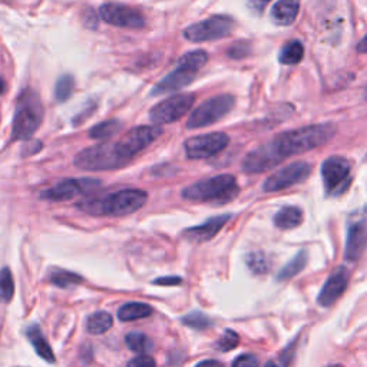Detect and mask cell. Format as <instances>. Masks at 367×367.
Instances as JSON below:
<instances>
[{
    "label": "cell",
    "mask_w": 367,
    "mask_h": 367,
    "mask_svg": "<svg viewBox=\"0 0 367 367\" xmlns=\"http://www.w3.org/2000/svg\"><path fill=\"white\" fill-rule=\"evenodd\" d=\"M248 50H250V47H248V45L246 43V42H240V43H234L230 49H228V55L231 57V58H243V57H246L247 54H248Z\"/></svg>",
    "instance_id": "d590c367"
},
{
    "label": "cell",
    "mask_w": 367,
    "mask_h": 367,
    "mask_svg": "<svg viewBox=\"0 0 367 367\" xmlns=\"http://www.w3.org/2000/svg\"><path fill=\"white\" fill-rule=\"evenodd\" d=\"M195 367H224V366L218 360H204L198 363Z\"/></svg>",
    "instance_id": "74e56055"
},
{
    "label": "cell",
    "mask_w": 367,
    "mask_h": 367,
    "mask_svg": "<svg viewBox=\"0 0 367 367\" xmlns=\"http://www.w3.org/2000/svg\"><path fill=\"white\" fill-rule=\"evenodd\" d=\"M234 29V20L230 16H211L198 23H194L184 31V38L194 43L209 42L227 38Z\"/></svg>",
    "instance_id": "ba28073f"
},
{
    "label": "cell",
    "mask_w": 367,
    "mask_h": 367,
    "mask_svg": "<svg viewBox=\"0 0 367 367\" xmlns=\"http://www.w3.org/2000/svg\"><path fill=\"white\" fill-rule=\"evenodd\" d=\"M26 336H28L29 342L32 343L33 349L36 350V353L46 361L49 363H55V356H54V352H52L47 340L43 337L42 334V330L38 324H33L31 326L28 330H26Z\"/></svg>",
    "instance_id": "44dd1931"
},
{
    "label": "cell",
    "mask_w": 367,
    "mask_h": 367,
    "mask_svg": "<svg viewBox=\"0 0 367 367\" xmlns=\"http://www.w3.org/2000/svg\"><path fill=\"white\" fill-rule=\"evenodd\" d=\"M231 218L230 214L225 216H218V217H213L209 218L208 221H205L201 225L188 228L186 231V237L194 243H205L209 241L211 239H214L216 235L220 232V230L228 223V220Z\"/></svg>",
    "instance_id": "ac0fdd59"
},
{
    "label": "cell",
    "mask_w": 367,
    "mask_h": 367,
    "mask_svg": "<svg viewBox=\"0 0 367 367\" xmlns=\"http://www.w3.org/2000/svg\"><path fill=\"white\" fill-rule=\"evenodd\" d=\"M84 181L77 179H65L59 184H57L55 187H52L49 190H45L40 194V198L49 200V201H68L75 198L77 194H81L84 188Z\"/></svg>",
    "instance_id": "d6986e66"
},
{
    "label": "cell",
    "mask_w": 367,
    "mask_h": 367,
    "mask_svg": "<svg viewBox=\"0 0 367 367\" xmlns=\"http://www.w3.org/2000/svg\"><path fill=\"white\" fill-rule=\"evenodd\" d=\"M50 281L54 283L55 285L61 287V288H66L70 285H76V284H81L84 280L81 276H77L75 273L66 271V270H54L50 273Z\"/></svg>",
    "instance_id": "f546056e"
},
{
    "label": "cell",
    "mask_w": 367,
    "mask_h": 367,
    "mask_svg": "<svg viewBox=\"0 0 367 367\" xmlns=\"http://www.w3.org/2000/svg\"><path fill=\"white\" fill-rule=\"evenodd\" d=\"M156 284H179L181 283V278L179 277H171V278H160L155 281Z\"/></svg>",
    "instance_id": "f35d334b"
},
{
    "label": "cell",
    "mask_w": 367,
    "mask_h": 367,
    "mask_svg": "<svg viewBox=\"0 0 367 367\" xmlns=\"http://www.w3.org/2000/svg\"><path fill=\"white\" fill-rule=\"evenodd\" d=\"M350 170V163L345 156L333 155L323 163L322 178L324 182L326 193L329 195H338L346 190L349 184Z\"/></svg>",
    "instance_id": "8fae6325"
},
{
    "label": "cell",
    "mask_w": 367,
    "mask_h": 367,
    "mask_svg": "<svg viewBox=\"0 0 367 367\" xmlns=\"http://www.w3.org/2000/svg\"><path fill=\"white\" fill-rule=\"evenodd\" d=\"M194 95L193 93H179L171 98H167L156 103L149 112V119L155 125L163 123H172L181 119L184 115L188 114L194 105Z\"/></svg>",
    "instance_id": "9c48e42d"
},
{
    "label": "cell",
    "mask_w": 367,
    "mask_h": 367,
    "mask_svg": "<svg viewBox=\"0 0 367 367\" xmlns=\"http://www.w3.org/2000/svg\"><path fill=\"white\" fill-rule=\"evenodd\" d=\"M337 133L334 123H317L287 130L270 141L276 153L281 160L287 156L308 152L327 144Z\"/></svg>",
    "instance_id": "6da1fadb"
},
{
    "label": "cell",
    "mask_w": 367,
    "mask_h": 367,
    "mask_svg": "<svg viewBox=\"0 0 367 367\" xmlns=\"http://www.w3.org/2000/svg\"><path fill=\"white\" fill-rule=\"evenodd\" d=\"M126 367H155V360L151 356L142 354L130 360Z\"/></svg>",
    "instance_id": "8d00e7d4"
},
{
    "label": "cell",
    "mask_w": 367,
    "mask_h": 367,
    "mask_svg": "<svg viewBox=\"0 0 367 367\" xmlns=\"http://www.w3.org/2000/svg\"><path fill=\"white\" fill-rule=\"evenodd\" d=\"M230 142V138L224 133H209L204 135H197L186 141L184 149L188 158L202 160L221 152Z\"/></svg>",
    "instance_id": "4fadbf2b"
},
{
    "label": "cell",
    "mask_w": 367,
    "mask_h": 367,
    "mask_svg": "<svg viewBox=\"0 0 367 367\" xmlns=\"http://www.w3.org/2000/svg\"><path fill=\"white\" fill-rule=\"evenodd\" d=\"M347 284H349V271L345 267H340L329 277V280L323 285L322 292L319 294L320 306L323 307L333 306L337 301V299L342 297V294L346 292Z\"/></svg>",
    "instance_id": "2e32d148"
},
{
    "label": "cell",
    "mask_w": 367,
    "mask_h": 367,
    "mask_svg": "<svg viewBox=\"0 0 367 367\" xmlns=\"http://www.w3.org/2000/svg\"><path fill=\"white\" fill-rule=\"evenodd\" d=\"M261 2H263V5H264V3H267V2H269V0H261Z\"/></svg>",
    "instance_id": "ee69618b"
},
{
    "label": "cell",
    "mask_w": 367,
    "mask_h": 367,
    "mask_svg": "<svg viewBox=\"0 0 367 367\" xmlns=\"http://www.w3.org/2000/svg\"><path fill=\"white\" fill-rule=\"evenodd\" d=\"M99 13L105 22L118 26V28L141 29L145 26L144 15L138 9L129 8L125 5H118V3L102 5Z\"/></svg>",
    "instance_id": "5bb4252c"
},
{
    "label": "cell",
    "mask_w": 367,
    "mask_h": 367,
    "mask_svg": "<svg viewBox=\"0 0 367 367\" xmlns=\"http://www.w3.org/2000/svg\"><path fill=\"white\" fill-rule=\"evenodd\" d=\"M307 263V251H300L292 261H288L285 264V267L278 273V280H288V278H293L294 276H297Z\"/></svg>",
    "instance_id": "4316f807"
},
{
    "label": "cell",
    "mask_w": 367,
    "mask_h": 367,
    "mask_svg": "<svg viewBox=\"0 0 367 367\" xmlns=\"http://www.w3.org/2000/svg\"><path fill=\"white\" fill-rule=\"evenodd\" d=\"M75 88V81L70 75H63L59 77V81L57 82V89H55V98L58 102H65L68 98L72 95Z\"/></svg>",
    "instance_id": "1f68e13d"
},
{
    "label": "cell",
    "mask_w": 367,
    "mask_h": 367,
    "mask_svg": "<svg viewBox=\"0 0 367 367\" xmlns=\"http://www.w3.org/2000/svg\"><path fill=\"white\" fill-rule=\"evenodd\" d=\"M114 324V319L110 313L107 311H98L88 319L87 322V330L91 334L99 336L107 333Z\"/></svg>",
    "instance_id": "cb8c5ba5"
},
{
    "label": "cell",
    "mask_w": 367,
    "mask_h": 367,
    "mask_svg": "<svg viewBox=\"0 0 367 367\" xmlns=\"http://www.w3.org/2000/svg\"><path fill=\"white\" fill-rule=\"evenodd\" d=\"M43 105L39 95L26 89L20 93L16 105L12 134L13 140H28L36 133L43 119Z\"/></svg>",
    "instance_id": "3957f363"
},
{
    "label": "cell",
    "mask_w": 367,
    "mask_h": 367,
    "mask_svg": "<svg viewBox=\"0 0 367 367\" xmlns=\"http://www.w3.org/2000/svg\"><path fill=\"white\" fill-rule=\"evenodd\" d=\"M148 200V194L142 190H122L103 198L98 207H93L91 213L103 216H126L141 209Z\"/></svg>",
    "instance_id": "8992f818"
},
{
    "label": "cell",
    "mask_w": 367,
    "mask_h": 367,
    "mask_svg": "<svg viewBox=\"0 0 367 367\" xmlns=\"http://www.w3.org/2000/svg\"><path fill=\"white\" fill-rule=\"evenodd\" d=\"M122 128V123L117 119H110V121H105L100 122L98 125H95L91 130H89V137L93 140H105V138H110L114 134H117L118 130Z\"/></svg>",
    "instance_id": "83f0119b"
},
{
    "label": "cell",
    "mask_w": 367,
    "mask_h": 367,
    "mask_svg": "<svg viewBox=\"0 0 367 367\" xmlns=\"http://www.w3.org/2000/svg\"><path fill=\"white\" fill-rule=\"evenodd\" d=\"M303 223V211L297 207H284L274 217V224L280 230H293Z\"/></svg>",
    "instance_id": "7402d4cb"
},
{
    "label": "cell",
    "mask_w": 367,
    "mask_h": 367,
    "mask_svg": "<svg viewBox=\"0 0 367 367\" xmlns=\"http://www.w3.org/2000/svg\"><path fill=\"white\" fill-rule=\"evenodd\" d=\"M163 135V128L160 126H137L126 133L118 142L117 148L119 153L125 158L130 160L134 155L148 148L155 140H158Z\"/></svg>",
    "instance_id": "30bf717a"
},
{
    "label": "cell",
    "mask_w": 367,
    "mask_h": 367,
    "mask_svg": "<svg viewBox=\"0 0 367 367\" xmlns=\"http://www.w3.org/2000/svg\"><path fill=\"white\" fill-rule=\"evenodd\" d=\"M240 343V337L239 334L232 331V330H227L220 338H218V342L216 343V347L221 352H230L232 349H235L239 346Z\"/></svg>",
    "instance_id": "836d02e7"
},
{
    "label": "cell",
    "mask_w": 367,
    "mask_h": 367,
    "mask_svg": "<svg viewBox=\"0 0 367 367\" xmlns=\"http://www.w3.org/2000/svg\"><path fill=\"white\" fill-rule=\"evenodd\" d=\"M15 294V283L9 269L0 270V303H10Z\"/></svg>",
    "instance_id": "f1b7e54d"
},
{
    "label": "cell",
    "mask_w": 367,
    "mask_h": 367,
    "mask_svg": "<svg viewBox=\"0 0 367 367\" xmlns=\"http://www.w3.org/2000/svg\"><path fill=\"white\" fill-rule=\"evenodd\" d=\"M260 360L255 354H241L232 363V367H258Z\"/></svg>",
    "instance_id": "e575fe53"
},
{
    "label": "cell",
    "mask_w": 367,
    "mask_h": 367,
    "mask_svg": "<svg viewBox=\"0 0 367 367\" xmlns=\"http://www.w3.org/2000/svg\"><path fill=\"white\" fill-rule=\"evenodd\" d=\"M304 58V47L299 40L287 42L280 52V62L283 65H297Z\"/></svg>",
    "instance_id": "d4e9b609"
},
{
    "label": "cell",
    "mask_w": 367,
    "mask_h": 367,
    "mask_svg": "<svg viewBox=\"0 0 367 367\" xmlns=\"http://www.w3.org/2000/svg\"><path fill=\"white\" fill-rule=\"evenodd\" d=\"M367 244V220L359 218L349 225L347 243H346V260L356 261Z\"/></svg>",
    "instance_id": "e0dca14e"
},
{
    "label": "cell",
    "mask_w": 367,
    "mask_h": 367,
    "mask_svg": "<svg viewBox=\"0 0 367 367\" xmlns=\"http://www.w3.org/2000/svg\"><path fill=\"white\" fill-rule=\"evenodd\" d=\"M208 55L204 50H193L182 55L178 61L177 68L170 72L161 82L155 85L152 95H164L174 91H179L190 85L197 76V72L207 63Z\"/></svg>",
    "instance_id": "277c9868"
},
{
    "label": "cell",
    "mask_w": 367,
    "mask_h": 367,
    "mask_svg": "<svg viewBox=\"0 0 367 367\" xmlns=\"http://www.w3.org/2000/svg\"><path fill=\"white\" fill-rule=\"evenodd\" d=\"M152 314V307L145 303H126L118 311V319L121 322H134L145 319Z\"/></svg>",
    "instance_id": "603a6c76"
},
{
    "label": "cell",
    "mask_w": 367,
    "mask_h": 367,
    "mask_svg": "<svg viewBox=\"0 0 367 367\" xmlns=\"http://www.w3.org/2000/svg\"><path fill=\"white\" fill-rule=\"evenodd\" d=\"M125 343H126L129 350H133V352L140 353V354H145L149 350H152L151 338L141 331H130L129 334H126Z\"/></svg>",
    "instance_id": "484cf974"
},
{
    "label": "cell",
    "mask_w": 367,
    "mask_h": 367,
    "mask_svg": "<svg viewBox=\"0 0 367 367\" xmlns=\"http://www.w3.org/2000/svg\"><path fill=\"white\" fill-rule=\"evenodd\" d=\"M329 367H345V366H342V364H330Z\"/></svg>",
    "instance_id": "b9f144b4"
},
{
    "label": "cell",
    "mask_w": 367,
    "mask_h": 367,
    "mask_svg": "<svg viewBox=\"0 0 367 367\" xmlns=\"http://www.w3.org/2000/svg\"><path fill=\"white\" fill-rule=\"evenodd\" d=\"M264 367H277L273 361H269V363H266V366Z\"/></svg>",
    "instance_id": "60d3db41"
},
{
    "label": "cell",
    "mask_w": 367,
    "mask_h": 367,
    "mask_svg": "<svg viewBox=\"0 0 367 367\" xmlns=\"http://www.w3.org/2000/svg\"><path fill=\"white\" fill-rule=\"evenodd\" d=\"M283 160L276 153L270 142L250 151L243 161V171L247 174H261L277 167Z\"/></svg>",
    "instance_id": "9a60e30c"
},
{
    "label": "cell",
    "mask_w": 367,
    "mask_h": 367,
    "mask_svg": "<svg viewBox=\"0 0 367 367\" xmlns=\"http://www.w3.org/2000/svg\"><path fill=\"white\" fill-rule=\"evenodd\" d=\"M182 323L194 330H205L208 327H211L213 320L200 311H194L191 314H187L186 317H182Z\"/></svg>",
    "instance_id": "4dcf8cb0"
},
{
    "label": "cell",
    "mask_w": 367,
    "mask_h": 367,
    "mask_svg": "<svg viewBox=\"0 0 367 367\" xmlns=\"http://www.w3.org/2000/svg\"><path fill=\"white\" fill-rule=\"evenodd\" d=\"M247 264L250 267V270L255 274H264L269 270V263H267V258L263 253H251L247 257Z\"/></svg>",
    "instance_id": "d6a6232c"
},
{
    "label": "cell",
    "mask_w": 367,
    "mask_h": 367,
    "mask_svg": "<svg viewBox=\"0 0 367 367\" xmlns=\"http://www.w3.org/2000/svg\"><path fill=\"white\" fill-rule=\"evenodd\" d=\"M311 172V167L308 163L304 161H296L288 164L280 170H277L274 174H271L263 184V190L266 193H276L285 190L288 187H293L296 184H300L304 181Z\"/></svg>",
    "instance_id": "7c38bea8"
},
{
    "label": "cell",
    "mask_w": 367,
    "mask_h": 367,
    "mask_svg": "<svg viewBox=\"0 0 367 367\" xmlns=\"http://www.w3.org/2000/svg\"><path fill=\"white\" fill-rule=\"evenodd\" d=\"M300 10L299 0H278L271 9V20L280 26L292 24Z\"/></svg>",
    "instance_id": "ffe728a7"
},
{
    "label": "cell",
    "mask_w": 367,
    "mask_h": 367,
    "mask_svg": "<svg viewBox=\"0 0 367 367\" xmlns=\"http://www.w3.org/2000/svg\"><path fill=\"white\" fill-rule=\"evenodd\" d=\"M364 98L367 99V87H366V89H364Z\"/></svg>",
    "instance_id": "7bdbcfd3"
},
{
    "label": "cell",
    "mask_w": 367,
    "mask_h": 367,
    "mask_svg": "<svg viewBox=\"0 0 367 367\" xmlns=\"http://www.w3.org/2000/svg\"><path fill=\"white\" fill-rule=\"evenodd\" d=\"M239 184L235 177L230 174L217 175L194 182L182 191V197L188 201L198 202H230L239 195Z\"/></svg>",
    "instance_id": "7a4b0ae2"
},
{
    "label": "cell",
    "mask_w": 367,
    "mask_h": 367,
    "mask_svg": "<svg viewBox=\"0 0 367 367\" xmlns=\"http://www.w3.org/2000/svg\"><path fill=\"white\" fill-rule=\"evenodd\" d=\"M235 99L232 95H217L204 100L190 114L187 121L188 129H198L213 125L224 118L234 107Z\"/></svg>",
    "instance_id": "52a82bcc"
},
{
    "label": "cell",
    "mask_w": 367,
    "mask_h": 367,
    "mask_svg": "<svg viewBox=\"0 0 367 367\" xmlns=\"http://www.w3.org/2000/svg\"><path fill=\"white\" fill-rule=\"evenodd\" d=\"M357 50L361 52V54H367V35L359 42V45H357Z\"/></svg>",
    "instance_id": "ab89813d"
},
{
    "label": "cell",
    "mask_w": 367,
    "mask_h": 367,
    "mask_svg": "<svg viewBox=\"0 0 367 367\" xmlns=\"http://www.w3.org/2000/svg\"><path fill=\"white\" fill-rule=\"evenodd\" d=\"M128 161V158L119 153L117 144L107 142L81 151L76 155L75 165L88 171H99L123 167Z\"/></svg>",
    "instance_id": "5b68a950"
}]
</instances>
